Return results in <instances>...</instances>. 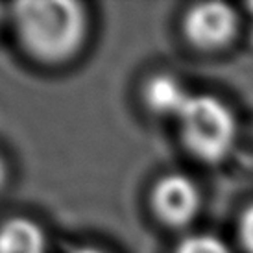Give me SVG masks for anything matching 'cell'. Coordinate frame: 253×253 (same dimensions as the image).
I'll list each match as a JSON object with an SVG mask.
<instances>
[{
  "mask_svg": "<svg viewBox=\"0 0 253 253\" xmlns=\"http://www.w3.org/2000/svg\"><path fill=\"white\" fill-rule=\"evenodd\" d=\"M4 179H6V165H4V159L0 157V187H2Z\"/></svg>",
  "mask_w": 253,
  "mask_h": 253,
  "instance_id": "9c48e42d",
  "label": "cell"
},
{
  "mask_svg": "<svg viewBox=\"0 0 253 253\" xmlns=\"http://www.w3.org/2000/svg\"><path fill=\"white\" fill-rule=\"evenodd\" d=\"M237 28V15L227 4L207 2L198 4L189 11L185 30L198 46L214 48L227 42Z\"/></svg>",
  "mask_w": 253,
  "mask_h": 253,
  "instance_id": "3957f363",
  "label": "cell"
},
{
  "mask_svg": "<svg viewBox=\"0 0 253 253\" xmlns=\"http://www.w3.org/2000/svg\"><path fill=\"white\" fill-rule=\"evenodd\" d=\"M72 253H104V252L92 250V248H82V250H76V252H72Z\"/></svg>",
  "mask_w": 253,
  "mask_h": 253,
  "instance_id": "30bf717a",
  "label": "cell"
},
{
  "mask_svg": "<svg viewBox=\"0 0 253 253\" xmlns=\"http://www.w3.org/2000/svg\"><path fill=\"white\" fill-rule=\"evenodd\" d=\"M22 42L46 61H61L76 52L85 36L84 7L71 0H30L15 6Z\"/></svg>",
  "mask_w": 253,
  "mask_h": 253,
  "instance_id": "6da1fadb",
  "label": "cell"
},
{
  "mask_svg": "<svg viewBox=\"0 0 253 253\" xmlns=\"http://www.w3.org/2000/svg\"><path fill=\"white\" fill-rule=\"evenodd\" d=\"M252 7H253V6H252Z\"/></svg>",
  "mask_w": 253,
  "mask_h": 253,
  "instance_id": "7c38bea8",
  "label": "cell"
},
{
  "mask_svg": "<svg viewBox=\"0 0 253 253\" xmlns=\"http://www.w3.org/2000/svg\"><path fill=\"white\" fill-rule=\"evenodd\" d=\"M176 253H231L224 242L212 235H190L177 246Z\"/></svg>",
  "mask_w": 253,
  "mask_h": 253,
  "instance_id": "52a82bcc",
  "label": "cell"
},
{
  "mask_svg": "<svg viewBox=\"0 0 253 253\" xmlns=\"http://www.w3.org/2000/svg\"><path fill=\"white\" fill-rule=\"evenodd\" d=\"M240 240L248 253H253V205L240 220Z\"/></svg>",
  "mask_w": 253,
  "mask_h": 253,
  "instance_id": "ba28073f",
  "label": "cell"
},
{
  "mask_svg": "<svg viewBox=\"0 0 253 253\" xmlns=\"http://www.w3.org/2000/svg\"><path fill=\"white\" fill-rule=\"evenodd\" d=\"M190 92L170 76H157L150 80L146 87V102L150 109L167 117H179L185 104L189 102Z\"/></svg>",
  "mask_w": 253,
  "mask_h": 253,
  "instance_id": "8992f818",
  "label": "cell"
},
{
  "mask_svg": "<svg viewBox=\"0 0 253 253\" xmlns=\"http://www.w3.org/2000/svg\"><path fill=\"white\" fill-rule=\"evenodd\" d=\"M0 19H2V7H0Z\"/></svg>",
  "mask_w": 253,
  "mask_h": 253,
  "instance_id": "8fae6325",
  "label": "cell"
},
{
  "mask_svg": "<svg viewBox=\"0 0 253 253\" xmlns=\"http://www.w3.org/2000/svg\"><path fill=\"white\" fill-rule=\"evenodd\" d=\"M0 253H44V233L32 220L13 218L0 227Z\"/></svg>",
  "mask_w": 253,
  "mask_h": 253,
  "instance_id": "5b68a950",
  "label": "cell"
},
{
  "mask_svg": "<svg viewBox=\"0 0 253 253\" xmlns=\"http://www.w3.org/2000/svg\"><path fill=\"white\" fill-rule=\"evenodd\" d=\"M154 205L157 214L172 225L187 224L198 212L200 194L196 185L181 174L163 177L154 192Z\"/></svg>",
  "mask_w": 253,
  "mask_h": 253,
  "instance_id": "277c9868",
  "label": "cell"
},
{
  "mask_svg": "<svg viewBox=\"0 0 253 253\" xmlns=\"http://www.w3.org/2000/svg\"><path fill=\"white\" fill-rule=\"evenodd\" d=\"M177 120L183 141L200 159L220 161L231 150L237 122L222 100L209 94H190Z\"/></svg>",
  "mask_w": 253,
  "mask_h": 253,
  "instance_id": "7a4b0ae2",
  "label": "cell"
}]
</instances>
